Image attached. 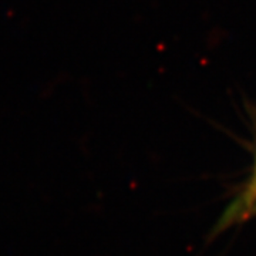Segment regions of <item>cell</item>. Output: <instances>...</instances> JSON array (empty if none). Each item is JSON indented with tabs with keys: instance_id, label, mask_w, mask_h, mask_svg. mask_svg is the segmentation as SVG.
Wrapping results in <instances>:
<instances>
[{
	"instance_id": "obj_1",
	"label": "cell",
	"mask_w": 256,
	"mask_h": 256,
	"mask_svg": "<svg viewBox=\"0 0 256 256\" xmlns=\"http://www.w3.org/2000/svg\"><path fill=\"white\" fill-rule=\"evenodd\" d=\"M254 212H256V158L249 184L245 186L242 195L234 202V205L225 214V220L222 222L226 225L228 222L230 224V222L238 220L240 216H249Z\"/></svg>"
}]
</instances>
